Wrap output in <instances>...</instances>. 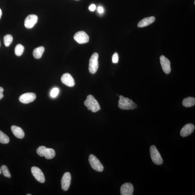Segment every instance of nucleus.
<instances>
[{
    "label": "nucleus",
    "instance_id": "1",
    "mask_svg": "<svg viewBox=\"0 0 195 195\" xmlns=\"http://www.w3.org/2000/svg\"><path fill=\"white\" fill-rule=\"evenodd\" d=\"M118 103V106L122 110H133L137 107V104L134 102L132 100L122 96H119Z\"/></svg>",
    "mask_w": 195,
    "mask_h": 195
},
{
    "label": "nucleus",
    "instance_id": "2",
    "mask_svg": "<svg viewBox=\"0 0 195 195\" xmlns=\"http://www.w3.org/2000/svg\"><path fill=\"white\" fill-rule=\"evenodd\" d=\"M84 103L87 107L88 110H91L93 112H96L101 110L100 106L98 102L92 95L88 96Z\"/></svg>",
    "mask_w": 195,
    "mask_h": 195
},
{
    "label": "nucleus",
    "instance_id": "3",
    "mask_svg": "<svg viewBox=\"0 0 195 195\" xmlns=\"http://www.w3.org/2000/svg\"><path fill=\"white\" fill-rule=\"evenodd\" d=\"M98 54L95 53L93 54L89 60V69L90 73H96L99 67Z\"/></svg>",
    "mask_w": 195,
    "mask_h": 195
},
{
    "label": "nucleus",
    "instance_id": "4",
    "mask_svg": "<svg viewBox=\"0 0 195 195\" xmlns=\"http://www.w3.org/2000/svg\"><path fill=\"white\" fill-rule=\"evenodd\" d=\"M151 157L153 162L157 165L162 164L163 160L159 152L155 145H152L150 147Z\"/></svg>",
    "mask_w": 195,
    "mask_h": 195
},
{
    "label": "nucleus",
    "instance_id": "5",
    "mask_svg": "<svg viewBox=\"0 0 195 195\" xmlns=\"http://www.w3.org/2000/svg\"><path fill=\"white\" fill-rule=\"evenodd\" d=\"M89 160L91 166L95 170L99 172L103 171V165L96 156L93 155H90L89 156Z\"/></svg>",
    "mask_w": 195,
    "mask_h": 195
},
{
    "label": "nucleus",
    "instance_id": "6",
    "mask_svg": "<svg viewBox=\"0 0 195 195\" xmlns=\"http://www.w3.org/2000/svg\"><path fill=\"white\" fill-rule=\"evenodd\" d=\"M74 39L79 44H84L89 42V38L87 34L83 31H79L74 36Z\"/></svg>",
    "mask_w": 195,
    "mask_h": 195
},
{
    "label": "nucleus",
    "instance_id": "7",
    "mask_svg": "<svg viewBox=\"0 0 195 195\" xmlns=\"http://www.w3.org/2000/svg\"><path fill=\"white\" fill-rule=\"evenodd\" d=\"M71 177L69 172H66L62 177L61 180L62 189L64 191H67L71 184Z\"/></svg>",
    "mask_w": 195,
    "mask_h": 195
},
{
    "label": "nucleus",
    "instance_id": "8",
    "mask_svg": "<svg viewBox=\"0 0 195 195\" xmlns=\"http://www.w3.org/2000/svg\"><path fill=\"white\" fill-rule=\"evenodd\" d=\"M36 95L33 93H27L21 95L19 98V101L22 103L28 104L35 100Z\"/></svg>",
    "mask_w": 195,
    "mask_h": 195
},
{
    "label": "nucleus",
    "instance_id": "9",
    "mask_svg": "<svg viewBox=\"0 0 195 195\" xmlns=\"http://www.w3.org/2000/svg\"><path fill=\"white\" fill-rule=\"evenodd\" d=\"M33 175L38 182L43 183L45 182V178L44 174L40 169L37 167H33L31 168Z\"/></svg>",
    "mask_w": 195,
    "mask_h": 195
},
{
    "label": "nucleus",
    "instance_id": "10",
    "mask_svg": "<svg viewBox=\"0 0 195 195\" xmlns=\"http://www.w3.org/2000/svg\"><path fill=\"white\" fill-rule=\"evenodd\" d=\"M160 64L163 71L166 74L170 73L171 68L170 61L163 55L160 56Z\"/></svg>",
    "mask_w": 195,
    "mask_h": 195
},
{
    "label": "nucleus",
    "instance_id": "11",
    "mask_svg": "<svg viewBox=\"0 0 195 195\" xmlns=\"http://www.w3.org/2000/svg\"><path fill=\"white\" fill-rule=\"evenodd\" d=\"M38 17L35 15H30L27 17L24 21V26L26 28L31 29L35 26L38 21Z\"/></svg>",
    "mask_w": 195,
    "mask_h": 195
},
{
    "label": "nucleus",
    "instance_id": "12",
    "mask_svg": "<svg viewBox=\"0 0 195 195\" xmlns=\"http://www.w3.org/2000/svg\"><path fill=\"white\" fill-rule=\"evenodd\" d=\"M133 191V185L131 183H124L121 188V193L122 195H132Z\"/></svg>",
    "mask_w": 195,
    "mask_h": 195
},
{
    "label": "nucleus",
    "instance_id": "13",
    "mask_svg": "<svg viewBox=\"0 0 195 195\" xmlns=\"http://www.w3.org/2000/svg\"><path fill=\"white\" fill-rule=\"evenodd\" d=\"M194 130L195 126L193 124H188L181 129L180 135L183 137L188 136L193 132Z\"/></svg>",
    "mask_w": 195,
    "mask_h": 195
},
{
    "label": "nucleus",
    "instance_id": "14",
    "mask_svg": "<svg viewBox=\"0 0 195 195\" xmlns=\"http://www.w3.org/2000/svg\"><path fill=\"white\" fill-rule=\"evenodd\" d=\"M61 81L63 84L69 87H73L75 85V81L73 77L69 73L63 75L61 77Z\"/></svg>",
    "mask_w": 195,
    "mask_h": 195
},
{
    "label": "nucleus",
    "instance_id": "15",
    "mask_svg": "<svg viewBox=\"0 0 195 195\" xmlns=\"http://www.w3.org/2000/svg\"><path fill=\"white\" fill-rule=\"evenodd\" d=\"M11 130L13 134L17 138L22 139L25 136L24 131L20 127L12 126L11 127Z\"/></svg>",
    "mask_w": 195,
    "mask_h": 195
},
{
    "label": "nucleus",
    "instance_id": "16",
    "mask_svg": "<svg viewBox=\"0 0 195 195\" xmlns=\"http://www.w3.org/2000/svg\"><path fill=\"white\" fill-rule=\"evenodd\" d=\"M155 18L154 17L144 18L139 22L138 24V26L140 28V27H144L148 26L155 22Z\"/></svg>",
    "mask_w": 195,
    "mask_h": 195
},
{
    "label": "nucleus",
    "instance_id": "17",
    "mask_svg": "<svg viewBox=\"0 0 195 195\" xmlns=\"http://www.w3.org/2000/svg\"><path fill=\"white\" fill-rule=\"evenodd\" d=\"M183 105L187 107H191L195 105V99L194 98L188 97L183 100Z\"/></svg>",
    "mask_w": 195,
    "mask_h": 195
},
{
    "label": "nucleus",
    "instance_id": "18",
    "mask_svg": "<svg viewBox=\"0 0 195 195\" xmlns=\"http://www.w3.org/2000/svg\"><path fill=\"white\" fill-rule=\"evenodd\" d=\"M44 51V47L43 46H40L36 48L33 51V56L34 58L36 59L40 58Z\"/></svg>",
    "mask_w": 195,
    "mask_h": 195
},
{
    "label": "nucleus",
    "instance_id": "19",
    "mask_svg": "<svg viewBox=\"0 0 195 195\" xmlns=\"http://www.w3.org/2000/svg\"><path fill=\"white\" fill-rule=\"evenodd\" d=\"M55 155V152L54 150L51 148H47L45 157L47 159H53Z\"/></svg>",
    "mask_w": 195,
    "mask_h": 195
},
{
    "label": "nucleus",
    "instance_id": "20",
    "mask_svg": "<svg viewBox=\"0 0 195 195\" xmlns=\"http://www.w3.org/2000/svg\"><path fill=\"white\" fill-rule=\"evenodd\" d=\"M9 141L10 139L8 136L0 131V143L2 144H7Z\"/></svg>",
    "mask_w": 195,
    "mask_h": 195
},
{
    "label": "nucleus",
    "instance_id": "21",
    "mask_svg": "<svg viewBox=\"0 0 195 195\" xmlns=\"http://www.w3.org/2000/svg\"><path fill=\"white\" fill-rule=\"evenodd\" d=\"M24 47L21 44H18L16 46L15 52L16 55L19 56H21L24 51Z\"/></svg>",
    "mask_w": 195,
    "mask_h": 195
},
{
    "label": "nucleus",
    "instance_id": "22",
    "mask_svg": "<svg viewBox=\"0 0 195 195\" xmlns=\"http://www.w3.org/2000/svg\"><path fill=\"white\" fill-rule=\"evenodd\" d=\"M13 37L11 35H7L4 37V43L5 46L8 47L12 43L13 41Z\"/></svg>",
    "mask_w": 195,
    "mask_h": 195
},
{
    "label": "nucleus",
    "instance_id": "23",
    "mask_svg": "<svg viewBox=\"0 0 195 195\" xmlns=\"http://www.w3.org/2000/svg\"><path fill=\"white\" fill-rule=\"evenodd\" d=\"M1 171L4 176L6 177L11 178V174L9 172L7 167L6 165H2L1 167Z\"/></svg>",
    "mask_w": 195,
    "mask_h": 195
},
{
    "label": "nucleus",
    "instance_id": "24",
    "mask_svg": "<svg viewBox=\"0 0 195 195\" xmlns=\"http://www.w3.org/2000/svg\"><path fill=\"white\" fill-rule=\"evenodd\" d=\"M47 147L44 146H40L38 147L37 150V152L38 155L40 156H44Z\"/></svg>",
    "mask_w": 195,
    "mask_h": 195
},
{
    "label": "nucleus",
    "instance_id": "25",
    "mask_svg": "<svg viewBox=\"0 0 195 195\" xmlns=\"http://www.w3.org/2000/svg\"><path fill=\"white\" fill-rule=\"evenodd\" d=\"M59 90L57 88H54L51 91L50 96L52 97L55 98L58 96Z\"/></svg>",
    "mask_w": 195,
    "mask_h": 195
},
{
    "label": "nucleus",
    "instance_id": "26",
    "mask_svg": "<svg viewBox=\"0 0 195 195\" xmlns=\"http://www.w3.org/2000/svg\"><path fill=\"white\" fill-rule=\"evenodd\" d=\"M119 57L118 54L115 53L113 55L112 57V62L114 63H117L119 62Z\"/></svg>",
    "mask_w": 195,
    "mask_h": 195
},
{
    "label": "nucleus",
    "instance_id": "27",
    "mask_svg": "<svg viewBox=\"0 0 195 195\" xmlns=\"http://www.w3.org/2000/svg\"><path fill=\"white\" fill-rule=\"evenodd\" d=\"M4 89L3 88L0 87V100L3 98L4 95L3 94Z\"/></svg>",
    "mask_w": 195,
    "mask_h": 195
},
{
    "label": "nucleus",
    "instance_id": "28",
    "mask_svg": "<svg viewBox=\"0 0 195 195\" xmlns=\"http://www.w3.org/2000/svg\"><path fill=\"white\" fill-rule=\"evenodd\" d=\"M89 10L91 11H94L96 9V6L94 4H92L89 7Z\"/></svg>",
    "mask_w": 195,
    "mask_h": 195
},
{
    "label": "nucleus",
    "instance_id": "29",
    "mask_svg": "<svg viewBox=\"0 0 195 195\" xmlns=\"http://www.w3.org/2000/svg\"><path fill=\"white\" fill-rule=\"evenodd\" d=\"M98 11L100 13H103L104 12V9L102 7L99 6L98 8Z\"/></svg>",
    "mask_w": 195,
    "mask_h": 195
},
{
    "label": "nucleus",
    "instance_id": "30",
    "mask_svg": "<svg viewBox=\"0 0 195 195\" xmlns=\"http://www.w3.org/2000/svg\"><path fill=\"white\" fill-rule=\"evenodd\" d=\"M2 11L1 10V9L0 8V19H1V18L2 17Z\"/></svg>",
    "mask_w": 195,
    "mask_h": 195
},
{
    "label": "nucleus",
    "instance_id": "31",
    "mask_svg": "<svg viewBox=\"0 0 195 195\" xmlns=\"http://www.w3.org/2000/svg\"><path fill=\"white\" fill-rule=\"evenodd\" d=\"M1 172H2L1 169V168H0V174H1Z\"/></svg>",
    "mask_w": 195,
    "mask_h": 195
},
{
    "label": "nucleus",
    "instance_id": "32",
    "mask_svg": "<svg viewBox=\"0 0 195 195\" xmlns=\"http://www.w3.org/2000/svg\"><path fill=\"white\" fill-rule=\"evenodd\" d=\"M27 195H31V194H27Z\"/></svg>",
    "mask_w": 195,
    "mask_h": 195
},
{
    "label": "nucleus",
    "instance_id": "33",
    "mask_svg": "<svg viewBox=\"0 0 195 195\" xmlns=\"http://www.w3.org/2000/svg\"><path fill=\"white\" fill-rule=\"evenodd\" d=\"M0 45H1V44H0Z\"/></svg>",
    "mask_w": 195,
    "mask_h": 195
}]
</instances>
